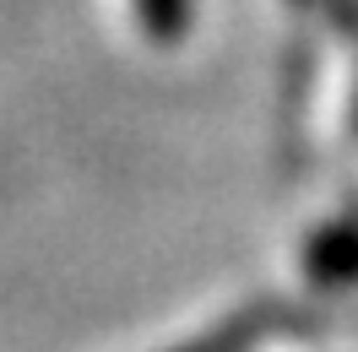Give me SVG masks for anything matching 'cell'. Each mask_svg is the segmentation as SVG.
Returning a JSON list of instances; mask_svg holds the SVG:
<instances>
[{"label":"cell","instance_id":"obj_1","mask_svg":"<svg viewBox=\"0 0 358 352\" xmlns=\"http://www.w3.org/2000/svg\"><path fill=\"white\" fill-rule=\"evenodd\" d=\"M304 265H310V277L320 287H353L358 282V217L331 222V228L310 244Z\"/></svg>","mask_w":358,"mask_h":352},{"label":"cell","instance_id":"obj_2","mask_svg":"<svg viewBox=\"0 0 358 352\" xmlns=\"http://www.w3.org/2000/svg\"><path fill=\"white\" fill-rule=\"evenodd\" d=\"M136 17L157 44H179L190 27V0H136Z\"/></svg>","mask_w":358,"mask_h":352},{"label":"cell","instance_id":"obj_3","mask_svg":"<svg viewBox=\"0 0 358 352\" xmlns=\"http://www.w3.org/2000/svg\"><path fill=\"white\" fill-rule=\"evenodd\" d=\"M261 314H245V320H234L228 330H217V336H201V342H190V347L179 352H245L250 342H261Z\"/></svg>","mask_w":358,"mask_h":352}]
</instances>
